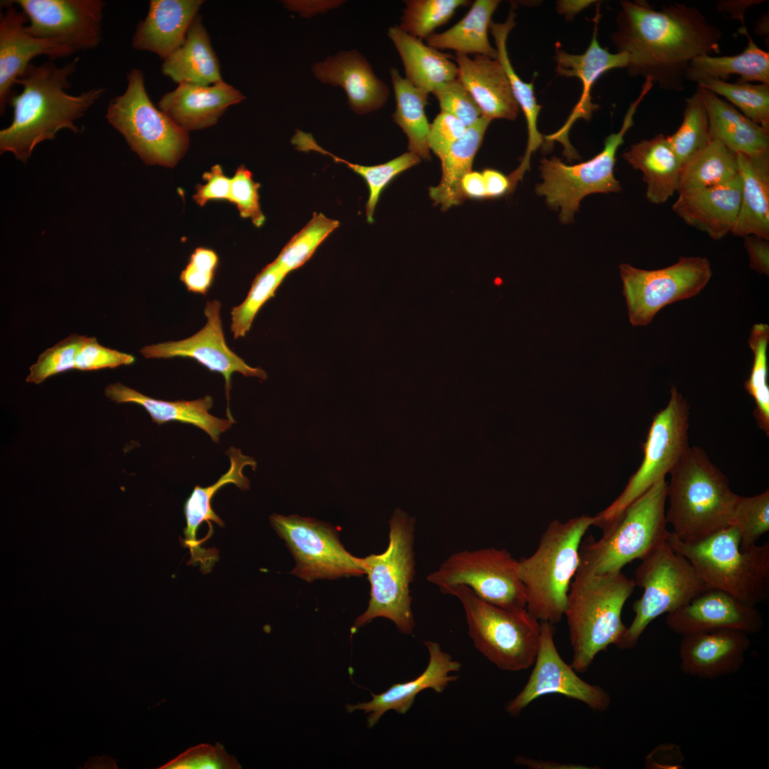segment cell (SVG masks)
<instances>
[{
  "instance_id": "cell-26",
  "label": "cell",
  "mask_w": 769,
  "mask_h": 769,
  "mask_svg": "<svg viewBox=\"0 0 769 769\" xmlns=\"http://www.w3.org/2000/svg\"><path fill=\"white\" fill-rule=\"evenodd\" d=\"M315 78L323 84L341 87L350 110L365 115L381 109L389 89L375 73L365 56L353 49L340 51L312 66Z\"/></svg>"
},
{
  "instance_id": "cell-1",
  "label": "cell",
  "mask_w": 769,
  "mask_h": 769,
  "mask_svg": "<svg viewBox=\"0 0 769 769\" xmlns=\"http://www.w3.org/2000/svg\"><path fill=\"white\" fill-rule=\"evenodd\" d=\"M611 39L629 58L630 76L649 78L662 90L680 91L692 60L720 53L721 31L697 8L675 3L659 9L622 1Z\"/></svg>"
},
{
  "instance_id": "cell-49",
  "label": "cell",
  "mask_w": 769,
  "mask_h": 769,
  "mask_svg": "<svg viewBox=\"0 0 769 769\" xmlns=\"http://www.w3.org/2000/svg\"><path fill=\"white\" fill-rule=\"evenodd\" d=\"M740 536V545L746 549L755 544L769 530V490L745 497L738 495L733 513V524Z\"/></svg>"
},
{
  "instance_id": "cell-16",
  "label": "cell",
  "mask_w": 769,
  "mask_h": 769,
  "mask_svg": "<svg viewBox=\"0 0 769 769\" xmlns=\"http://www.w3.org/2000/svg\"><path fill=\"white\" fill-rule=\"evenodd\" d=\"M269 519L294 559L295 577L312 582L365 575L362 558L345 548L331 524L298 515L273 513Z\"/></svg>"
},
{
  "instance_id": "cell-29",
  "label": "cell",
  "mask_w": 769,
  "mask_h": 769,
  "mask_svg": "<svg viewBox=\"0 0 769 769\" xmlns=\"http://www.w3.org/2000/svg\"><path fill=\"white\" fill-rule=\"evenodd\" d=\"M454 60L459 68L458 79L471 94L482 116L491 120L516 118L519 106L498 59L483 55L470 58L456 53Z\"/></svg>"
},
{
  "instance_id": "cell-54",
  "label": "cell",
  "mask_w": 769,
  "mask_h": 769,
  "mask_svg": "<svg viewBox=\"0 0 769 769\" xmlns=\"http://www.w3.org/2000/svg\"><path fill=\"white\" fill-rule=\"evenodd\" d=\"M260 184L253 179L252 173L244 165L237 168L231 179L229 201L234 204L243 218H249L253 224L261 226L265 221L259 202Z\"/></svg>"
},
{
  "instance_id": "cell-7",
  "label": "cell",
  "mask_w": 769,
  "mask_h": 769,
  "mask_svg": "<svg viewBox=\"0 0 769 769\" xmlns=\"http://www.w3.org/2000/svg\"><path fill=\"white\" fill-rule=\"evenodd\" d=\"M415 525L414 517L395 509L389 521L387 549L362 558L370 584V600L366 610L355 619V627L382 617L392 621L402 634L413 633L415 620L411 585L416 575Z\"/></svg>"
},
{
  "instance_id": "cell-4",
  "label": "cell",
  "mask_w": 769,
  "mask_h": 769,
  "mask_svg": "<svg viewBox=\"0 0 769 769\" xmlns=\"http://www.w3.org/2000/svg\"><path fill=\"white\" fill-rule=\"evenodd\" d=\"M635 587L622 571L596 575L578 566L564 613L576 672L585 671L597 654L619 641L627 629L622 611Z\"/></svg>"
},
{
  "instance_id": "cell-53",
  "label": "cell",
  "mask_w": 769,
  "mask_h": 769,
  "mask_svg": "<svg viewBox=\"0 0 769 769\" xmlns=\"http://www.w3.org/2000/svg\"><path fill=\"white\" fill-rule=\"evenodd\" d=\"M432 93L438 100L441 113L454 116L466 127L482 116L481 111L471 94L458 78L439 85Z\"/></svg>"
},
{
  "instance_id": "cell-42",
  "label": "cell",
  "mask_w": 769,
  "mask_h": 769,
  "mask_svg": "<svg viewBox=\"0 0 769 769\" xmlns=\"http://www.w3.org/2000/svg\"><path fill=\"white\" fill-rule=\"evenodd\" d=\"M738 174L737 154L711 140L682 167L676 192L679 194L721 184Z\"/></svg>"
},
{
  "instance_id": "cell-60",
  "label": "cell",
  "mask_w": 769,
  "mask_h": 769,
  "mask_svg": "<svg viewBox=\"0 0 769 769\" xmlns=\"http://www.w3.org/2000/svg\"><path fill=\"white\" fill-rule=\"evenodd\" d=\"M484 177L487 198H497L513 190L508 176L493 169H486L482 172Z\"/></svg>"
},
{
  "instance_id": "cell-37",
  "label": "cell",
  "mask_w": 769,
  "mask_h": 769,
  "mask_svg": "<svg viewBox=\"0 0 769 769\" xmlns=\"http://www.w3.org/2000/svg\"><path fill=\"white\" fill-rule=\"evenodd\" d=\"M515 16L514 8L512 6L504 23H496L491 21L489 26L496 46L497 59L508 77L513 95L523 112L528 126V138L525 155L520 166L508 176L514 187L529 169L530 156L542 145L544 137L539 132L537 126L542 107L537 103L533 83L523 81L517 75L511 65L506 48L508 36L516 25Z\"/></svg>"
},
{
  "instance_id": "cell-31",
  "label": "cell",
  "mask_w": 769,
  "mask_h": 769,
  "mask_svg": "<svg viewBox=\"0 0 769 769\" xmlns=\"http://www.w3.org/2000/svg\"><path fill=\"white\" fill-rule=\"evenodd\" d=\"M105 394L118 404L131 402L143 407L152 422L159 425L169 422L193 424L204 430L216 443L220 435L235 423V420L219 418L209 413L213 399L209 395L190 401H164L144 395L120 382L107 385Z\"/></svg>"
},
{
  "instance_id": "cell-12",
  "label": "cell",
  "mask_w": 769,
  "mask_h": 769,
  "mask_svg": "<svg viewBox=\"0 0 769 769\" xmlns=\"http://www.w3.org/2000/svg\"><path fill=\"white\" fill-rule=\"evenodd\" d=\"M654 85L650 78L645 79L639 96L629 106L619 131L607 136L603 150L591 159L574 165L565 164L556 157L549 159L543 157L540 161L543 182L537 185L536 193L545 197L551 208H560L561 221L567 223L572 220L580 201L585 196L618 192L622 189L614 175L616 153L624 142L625 134L634 125L638 106Z\"/></svg>"
},
{
  "instance_id": "cell-46",
  "label": "cell",
  "mask_w": 769,
  "mask_h": 769,
  "mask_svg": "<svg viewBox=\"0 0 769 769\" xmlns=\"http://www.w3.org/2000/svg\"><path fill=\"white\" fill-rule=\"evenodd\" d=\"M287 273L273 261L254 278L245 300L231 311V331L234 338L244 337L263 304L274 296Z\"/></svg>"
},
{
  "instance_id": "cell-39",
  "label": "cell",
  "mask_w": 769,
  "mask_h": 769,
  "mask_svg": "<svg viewBox=\"0 0 769 769\" xmlns=\"http://www.w3.org/2000/svg\"><path fill=\"white\" fill-rule=\"evenodd\" d=\"M743 33L748 44L743 52L736 55L696 57L689 63L685 80L697 83L706 78L726 81L731 75H738L741 82L769 85V53L759 48L750 38L745 25Z\"/></svg>"
},
{
  "instance_id": "cell-6",
  "label": "cell",
  "mask_w": 769,
  "mask_h": 769,
  "mask_svg": "<svg viewBox=\"0 0 769 769\" xmlns=\"http://www.w3.org/2000/svg\"><path fill=\"white\" fill-rule=\"evenodd\" d=\"M666 540L708 587L755 607L768 599L769 543L742 549L734 526L694 542L681 540L669 532Z\"/></svg>"
},
{
  "instance_id": "cell-62",
  "label": "cell",
  "mask_w": 769,
  "mask_h": 769,
  "mask_svg": "<svg viewBox=\"0 0 769 769\" xmlns=\"http://www.w3.org/2000/svg\"><path fill=\"white\" fill-rule=\"evenodd\" d=\"M308 7L299 5L296 1H283L286 8L298 11L300 15L309 17L317 13L325 12L330 9H334L342 4V1H304Z\"/></svg>"
},
{
  "instance_id": "cell-57",
  "label": "cell",
  "mask_w": 769,
  "mask_h": 769,
  "mask_svg": "<svg viewBox=\"0 0 769 769\" xmlns=\"http://www.w3.org/2000/svg\"><path fill=\"white\" fill-rule=\"evenodd\" d=\"M466 125L458 118L446 113L437 115L429 125L428 145L430 150L441 159L451 146L464 135Z\"/></svg>"
},
{
  "instance_id": "cell-63",
  "label": "cell",
  "mask_w": 769,
  "mask_h": 769,
  "mask_svg": "<svg viewBox=\"0 0 769 769\" xmlns=\"http://www.w3.org/2000/svg\"><path fill=\"white\" fill-rule=\"evenodd\" d=\"M515 763L518 765L526 766L530 768L535 769H589L595 768L590 767H584V765L576 764H567L561 763L553 760H535L523 755H518L515 759Z\"/></svg>"
},
{
  "instance_id": "cell-47",
  "label": "cell",
  "mask_w": 769,
  "mask_h": 769,
  "mask_svg": "<svg viewBox=\"0 0 769 769\" xmlns=\"http://www.w3.org/2000/svg\"><path fill=\"white\" fill-rule=\"evenodd\" d=\"M339 224L337 220L314 212L312 219L286 244L274 261L287 274L298 268Z\"/></svg>"
},
{
  "instance_id": "cell-11",
  "label": "cell",
  "mask_w": 769,
  "mask_h": 769,
  "mask_svg": "<svg viewBox=\"0 0 769 769\" xmlns=\"http://www.w3.org/2000/svg\"><path fill=\"white\" fill-rule=\"evenodd\" d=\"M633 580L643 593L633 603L634 619L616 644L622 649L634 647L654 619L677 610L710 588L667 540L641 560Z\"/></svg>"
},
{
  "instance_id": "cell-36",
  "label": "cell",
  "mask_w": 769,
  "mask_h": 769,
  "mask_svg": "<svg viewBox=\"0 0 769 769\" xmlns=\"http://www.w3.org/2000/svg\"><path fill=\"white\" fill-rule=\"evenodd\" d=\"M387 35L402 61L406 79L429 94L439 85L458 78L459 68L450 56L425 45L399 26H391Z\"/></svg>"
},
{
  "instance_id": "cell-43",
  "label": "cell",
  "mask_w": 769,
  "mask_h": 769,
  "mask_svg": "<svg viewBox=\"0 0 769 769\" xmlns=\"http://www.w3.org/2000/svg\"><path fill=\"white\" fill-rule=\"evenodd\" d=\"M666 138L682 167L711 142L708 113L699 87L686 99L680 127Z\"/></svg>"
},
{
  "instance_id": "cell-38",
  "label": "cell",
  "mask_w": 769,
  "mask_h": 769,
  "mask_svg": "<svg viewBox=\"0 0 769 769\" xmlns=\"http://www.w3.org/2000/svg\"><path fill=\"white\" fill-rule=\"evenodd\" d=\"M491 122L481 116L466 127L464 135L441 159V180L436 186L429 188V197L443 210L457 206L466 199L461 191V180L472 171L475 155Z\"/></svg>"
},
{
  "instance_id": "cell-34",
  "label": "cell",
  "mask_w": 769,
  "mask_h": 769,
  "mask_svg": "<svg viewBox=\"0 0 769 769\" xmlns=\"http://www.w3.org/2000/svg\"><path fill=\"white\" fill-rule=\"evenodd\" d=\"M699 88L708 113L711 140L720 142L736 154L758 156L769 153V131L726 100Z\"/></svg>"
},
{
  "instance_id": "cell-40",
  "label": "cell",
  "mask_w": 769,
  "mask_h": 769,
  "mask_svg": "<svg viewBox=\"0 0 769 769\" xmlns=\"http://www.w3.org/2000/svg\"><path fill=\"white\" fill-rule=\"evenodd\" d=\"M498 0H476L468 13L449 29L426 38L436 49H451L456 53L483 55L497 59L498 52L488 41V30Z\"/></svg>"
},
{
  "instance_id": "cell-17",
  "label": "cell",
  "mask_w": 769,
  "mask_h": 769,
  "mask_svg": "<svg viewBox=\"0 0 769 769\" xmlns=\"http://www.w3.org/2000/svg\"><path fill=\"white\" fill-rule=\"evenodd\" d=\"M533 664L525 686L507 703L506 709L510 715H518L532 701L550 694L577 700L598 712L605 711L610 706L607 691L580 679L572 666L563 661L555 644L553 625L546 622H540L539 649Z\"/></svg>"
},
{
  "instance_id": "cell-21",
  "label": "cell",
  "mask_w": 769,
  "mask_h": 769,
  "mask_svg": "<svg viewBox=\"0 0 769 769\" xmlns=\"http://www.w3.org/2000/svg\"><path fill=\"white\" fill-rule=\"evenodd\" d=\"M0 16V113L4 115L12 95V88L25 72L31 61L46 55L53 61L75 52L63 41L39 38L26 29L28 18L14 7L13 1H3Z\"/></svg>"
},
{
  "instance_id": "cell-45",
  "label": "cell",
  "mask_w": 769,
  "mask_h": 769,
  "mask_svg": "<svg viewBox=\"0 0 769 769\" xmlns=\"http://www.w3.org/2000/svg\"><path fill=\"white\" fill-rule=\"evenodd\" d=\"M769 342V326L755 324L750 333L748 345L753 351V362L745 389L753 398L755 408L753 415L758 426L769 434V387L767 349Z\"/></svg>"
},
{
  "instance_id": "cell-15",
  "label": "cell",
  "mask_w": 769,
  "mask_h": 769,
  "mask_svg": "<svg viewBox=\"0 0 769 769\" xmlns=\"http://www.w3.org/2000/svg\"><path fill=\"white\" fill-rule=\"evenodd\" d=\"M632 325L646 326L664 307L699 294L712 276L706 257L681 256L674 264L644 270L629 264L619 266Z\"/></svg>"
},
{
  "instance_id": "cell-64",
  "label": "cell",
  "mask_w": 769,
  "mask_h": 769,
  "mask_svg": "<svg viewBox=\"0 0 769 769\" xmlns=\"http://www.w3.org/2000/svg\"><path fill=\"white\" fill-rule=\"evenodd\" d=\"M726 1L719 3L718 9L720 11H729L731 15H735L736 18L739 19L742 23H743V14L747 7L750 5L755 4V1Z\"/></svg>"
},
{
  "instance_id": "cell-18",
  "label": "cell",
  "mask_w": 769,
  "mask_h": 769,
  "mask_svg": "<svg viewBox=\"0 0 769 769\" xmlns=\"http://www.w3.org/2000/svg\"><path fill=\"white\" fill-rule=\"evenodd\" d=\"M29 20L28 33L58 39L76 53L95 48L102 38V0H16Z\"/></svg>"
},
{
  "instance_id": "cell-25",
  "label": "cell",
  "mask_w": 769,
  "mask_h": 769,
  "mask_svg": "<svg viewBox=\"0 0 769 769\" xmlns=\"http://www.w3.org/2000/svg\"><path fill=\"white\" fill-rule=\"evenodd\" d=\"M748 635L737 629H721L682 636L679 650L681 671L702 679L738 671L750 647Z\"/></svg>"
},
{
  "instance_id": "cell-30",
  "label": "cell",
  "mask_w": 769,
  "mask_h": 769,
  "mask_svg": "<svg viewBox=\"0 0 769 769\" xmlns=\"http://www.w3.org/2000/svg\"><path fill=\"white\" fill-rule=\"evenodd\" d=\"M202 0H152L148 14L136 28L135 49L149 51L164 60L184 42Z\"/></svg>"
},
{
  "instance_id": "cell-23",
  "label": "cell",
  "mask_w": 769,
  "mask_h": 769,
  "mask_svg": "<svg viewBox=\"0 0 769 769\" xmlns=\"http://www.w3.org/2000/svg\"><path fill=\"white\" fill-rule=\"evenodd\" d=\"M668 627L681 636L721 629L756 634L763 618L755 606L720 590L708 588L684 607L669 613Z\"/></svg>"
},
{
  "instance_id": "cell-2",
  "label": "cell",
  "mask_w": 769,
  "mask_h": 769,
  "mask_svg": "<svg viewBox=\"0 0 769 769\" xmlns=\"http://www.w3.org/2000/svg\"><path fill=\"white\" fill-rule=\"evenodd\" d=\"M78 61L76 58L61 67L52 61L28 66L16 81L23 86L22 92L12 94L9 102L14 116L10 125L0 130L1 154L11 152L26 163L35 147L54 140L59 130L80 132L75 121L83 117L105 90L95 88L79 95L66 91L71 86L69 77Z\"/></svg>"
},
{
  "instance_id": "cell-56",
  "label": "cell",
  "mask_w": 769,
  "mask_h": 769,
  "mask_svg": "<svg viewBox=\"0 0 769 769\" xmlns=\"http://www.w3.org/2000/svg\"><path fill=\"white\" fill-rule=\"evenodd\" d=\"M218 261L213 250L196 249L180 274V281L189 292L206 295L211 286Z\"/></svg>"
},
{
  "instance_id": "cell-28",
  "label": "cell",
  "mask_w": 769,
  "mask_h": 769,
  "mask_svg": "<svg viewBox=\"0 0 769 769\" xmlns=\"http://www.w3.org/2000/svg\"><path fill=\"white\" fill-rule=\"evenodd\" d=\"M244 99L239 90L223 80L206 86L180 83L162 95L158 107L188 132L214 125L229 106Z\"/></svg>"
},
{
  "instance_id": "cell-48",
  "label": "cell",
  "mask_w": 769,
  "mask_h": 769,
  "mask_svg": "<svg viewBox=\"0 0 769 769\" xmlns=\"http://www.w3.org/2000/svg\"><path fill=\"white\" fill-rule=\"evenodd\" d=\"M399 27L417 38H427L434 30L446 23L466 0H407Z\"/></svg>"
},
{
  "instance_id": "cell-27",
  "label": "cell",
  "mask_w": 769,
  "mask_h": 769,
  "mask_svg": "<svg viewBox=\"0 0 769 769\" xmlns=\"http://www.w3.org/2000/svg\"><path fill=\"white\" fill-rule=\"evenodd\" d=\"M741 201V179L738 174L718 185L679 194L672 206L688 225L720 240L731 234Z\"/></svg>"
},
{
  "instance_id": "cell-10",
  "label": "cell",
  "mask_w": 769,
  "mask_h": 769,
  "mask_svg": "<svg viewBox=\"0 0 769 769\" xmlns=\"http://www.w3.org/2000/svg\"><path fill=\"white\" fill-rule=\"evenodd\" d=\"M105 118L147 164L174 167L188 148L187 131L153 105L139 69L127 74L126 90L110 100Z\"/></svg>"
},
{
  "instance_id": "cell-9",
  "label": "cell",
  "mask_w": 769,
  "mask_h": 769,
  "mask_svg": "<svg viewBox=\"0 0 769 769\" xmlns=\"http://www.w3.org/2000/svg\"><path fill=\"white\" fill-rule=\"evenodd\" d=\"M446 595L461 602L468 634L475 648L502 670L516 671L531 666L540 639V622L526 610L507 609L477 597L468 587L459 585Z\"/></svg>"
},
{
  "instance_id": "cell-52",
  "label": "cell",
  "mask_w": 769,
  "mask_h": 769,
  "mask_svg": "<svg viewBox=\"0 0 769 769\" xmlns=\"http://www.w3.org/2000/svg\"><path fill=\"white\" fill-rule=\"evenodd\" d=\"M241 766L234 755H229L224 746L200 744L192 747L158 769H240Z\"/></svg>"
},
{
  "instance_id": "cell-50",
  "label": "cell",
  "mask_w": 769,
  "mask_h": 769,
  "mask_svg": "<svg viewBox=\"0 0 769 769\" xmlns=\"http://www.w3.org/2000/svg\"><path fill=\"white\" fill-rule=\"evenodd\" d=\"M85 338V335L72 334L48 348L31 366L26 381L40 384L51 376L75 369V355Z\"/></svg>"
},
{
  "instance_id": "cell-14",
  "label": "cell",
  "mask_w": 769,
  "mask_h": 769,
  "mask_svg": "<svg viewBox=\"0 0 769 769\" xmlns=\"http://www.w3.org/2000/svg\"><path fill=\"white\" fill-rule=\"evenodd\" d=\"M427 580L443 594L464 585L488 603L512 610L526 608L519 560L506 549L483 548L454 553L429 573Z\"/></svg>"
},
{
  "instance_id": "cell-20",
  "label": "cell",
  "mask_w": 769,
  "mask_h": 769,
  "mask_svg": "<svg viewBox=\"0 0 769 769\" xmlns=\"http://www.w3.org/2000/svg\"><path fill=\"white\" fill-rule=\"evenodd\" d=\"M226 454L230 460L228 471L208 487L195 486L184 503L187 526L184 529V538H180V543L189 550L191 560L188 565H200V570L204 573L211 571L219 559V550L215 548L205 549L200 544L208 540L213 533L211 521L221 527L224 525L222 520L211 509V498L219 489L229 483L234 484L242 491L249 489L250 481L243 474V469L246 466H250L254 471L257 466L252 457L244 455L239 449L230 447Z\"/></svg>"
},
{
  "instance_id": "cell-19",
  "label": "cell",
  "mask_w": 769,
  "mask_h": 769,
  "mask_svg": "<svg viewBox=\"0 0 769 769\" xmlns=\"http://www.w3.org/2000/svg\"><path fill=\"white\" fill-rule=\"evenodd\" d=\"M220 310L221 303L219 300L207 301L204 310L206 323L199 331L182 340L145 346L140 350V353L145 358H192L210 371L221 373L225 380L226 417L234 420L229 406L232 374L239 372L246 377H254L261 380H266L267 374L259 367L248 365L227 346Z\"/></svg>"
},
{
  "instance_id": "cell-32",
  "label": "cell",
  "mask_w": 769,
  "mask_h": 769,
  "mask_svg": "<svg viewBox=\"0 0 769 769\" xmlns=\"http://www.w3.org/2000/svg\"><path fill=\"white\" fill-rule=\"evenodd\" d=\"M741 179V206L732 234L755 235L769 240V153H737Z\"/></svg>"
},
{
  "instance_id": "cell-35",
  "label": "cell",
  "mask_w": 769,
  "mask_h": 769,
  "mask_svg": "<svg viewBox=\"0 0 769 769\" xmlns=\"http://www.w3.org/2000/svg\"><path fill=\"white\" fill-rule=\"evenodd\" d=\"M162 72L178 84L206 86L222 80L219 63L201 16L194 19L184 43L164 60Z\"/></svg>"
},
{
  "instance_id": "cell-44",
  "label": "cell",
  "mask_w": 769,
  "mask_h": 769,
  "mask_svg": "<svg viewBox=\"0 0 769 769\" xmlns=\"http://www.w3.org/2000/svg\"><path fill=\"white\" fill-rule=\"evenodd\" d=\"M697 86L723 97L743 115L769 131V85L706 78Z\"/></svg>"
},
{
  "instance_id": "cell-13",
  "label": "cell",
  "mask_w": 769,
  "mask_h": 769,
  "mask_svg": "<svg viewBox=\"0 0 769 769\" xmlns=\"http://www.w3.org/2000/svg\"><path fill=\"white\" fill-rule=\"evenodd\" d=\"M689 405L675 386L667 405L653 417L646 441L644 459L622 493L594 517L593 525L602 529L617 518L635 499L664 479L687 449Z\"/></svg>"
},
{
  "instance_id": "cell-33",
  "label": "cell",
  "mask_w": 769,
  "mask_h": 769,
  "mask_svg": "<svg viewBox=\"0 0 769 769\" xmlns=\"http://www.w3.org/2000/svg\"><path fill=\"white\" fill-rule=\"evenodd\" d=\"M622 157L633 169L642 172L647 184L646 197L651 203H665L677 191L682 166L666 135L659 134L641 140Z\"/></svg>"
},
{
  "instance_id": "cell-55",
  "label": "cell",
  "mask_w": 769,
  "mask_h": 769,
  "mask_svg": "<svg viewBox=\"0 0 769 769\" xmlns=\"http://www.w3.org/2000/svg\"><path fill=\"white\" fill-rule=\"evenodd\" d=\"M130 354L110 349L100 345L94 337L85 336L75 358V369L82 371L114 368L129 365L135 362Z\"/></svg>"
},
{
  "instance_id": "cell-51",
  "label": "cell",
  "mask_w": 769,
  "mask_h": 769,
  "mask_svg": "<svg viewBox=\"0 0 769 769\" xmlns=\"http://www.w3.org/2000/svg\"><path fill=\"white\" fill-rule=\"evenodd\" d=\"M421 159L407 152L385 163L366 166L362 177L369 189V197L365 205L367 220L373 221V216L380 194L386 186L398 174L417 165Z\"/></svg>"
},
{
  "instance_id": "cell-22",
  "label": "cell",
  "mask_w": 769,
  "mask_h": 769,
  "mask_svg": "<svg viewBox=\"0 0 769 769\" xmlns=\"http://www.w3.org/2000/svg\"><path fill=\"white\" fill-rule=\"evenodd\" d=\"M598 11L597 9L590 44L583 54H570L560 48L559 43H557L555 46V59L557 63V73L562 76L577 78L583 85L580 100L565 125L555 132L544 136L547 142H561L564 147L563 154L570 161L579 159L577 152L568 139L570 129L575 121L579 118L589 120L592 113L598 108V106L591 101V88L603 73L614 68H627L629 61L626 53H611L607 48L601 47L599 44L597 39L600 17Z\"/></svg>"
},
{
  "instance_id": "cell-3",
  "label": "cell",
  "mask_w": 769,
  "mask_h": 769,
  "mask_svg": "<svg viewBox=\"0 0 769 769\" xmlns=\"http://www.w3.org/2000/svg\"><path fill=\"white\" fill-rule=\"evenodd\" d=\"M670 475L665 516L675 536L699 541L732 526L738 495L703 449L689 446Z\"/></svg>"
},
{
  "instance_id": "cell-41",
  "label": "cell",
  "mask_w": 769,
  "mask_h": 769,
  "mask_svg": "<svg viewBox=\"0 0 769 769\" xmlns=\"http://www.w3.org/2000/svg\"><path fill=\"white\" fill-rule=\"evenodd\" d=\"M389 73L396 100L392 120L406 134L409 152L420 159L429 160L431 158L428 145L430 124L424 112L429 94L402 77L395 68H392Z\"/></svg>"
},
{
  "instance_id": "cell-61",
  "label": "cell",
  "mask_w": 769,
  "mask_h": 769,
  "mask_svg": "<svg viewBox=\"0 0 769 769\" xmlns=\"http://www.w3.org/2000/svg\"><path fill=\"white\" fill-rule=\"evenodd\" d=\"M461 191L465 198H487L486 183L482 172H470L461 180Z\"/></svg>"
},
{
  "instance_id": "cell-8",
  "label": "cell",
  "mask_w": 769,
  "mask_h": 769,
  "mask_svg": "<svg viewBox=\"0 0 769 769\" xmlns=\"http://www.w3.org/2000/svg\"><path fill=\"white\" fill-rule=\"evenodd\" d=\"M667 482L659 481L631 503L610 523L602 537L582 540L579 567L596 575L614 574L642 560L666 540Z\"/></svg>"
},
{
  "instance_id": "cell-5",
  "label": "cell",
  "mask_w": 769,
  "mask_h": 769,
  "mask_svg": "<svg viewBox=\"0 0 769 769\" xmlns=\"http://www.w3.org/2000/svg\"><path fill=\"white\" fill-rule=\"evenodd\" d=\"M594 517L582 515L566 522L553 520L529 557L519 560L526 610L539 622H560L571 582L580 563L581 542Z\"/></svg>"
},
{
  "instance_id": "cell-58",
  "label": "cell",
  "mask_w": 769,
  "mask_h": 769,
  "mask_svg": "<svg viewBox=\"0 0 769 769\" xmlns=\"http://www.w3.org/2000/svg\"><path fill=\"white\" fill-rule=\"evenodd\" d=\"M203 178L206 183L198 185L193 196L197 204L204 206L214 199L229 200L231 179L225 176L219 164L213 166L209 172H205Z\"/></svg>"
},
{
  "instance_id": "cell-59",
  "label": "cell",
  "mask_w": 769,
  "mask_h": 769,
  "mask_svg": "<svg viewBox=\"0 0 769 769\" xmlns=\"http://www.w3.org/2000/svg\"><path fill=\"white\" fill-rule=\"evenodd\" d=\"M743 238L744 246L749 258V267L759 274L768 276V239L755 235H748Z\"/></svg>"
},
{
  "instance_id": "cell-24",
  "label": "cell",
  "mask_w": 769,
  "mask_h": 769,
  "mask_svg": "<svg viewBox=\"0 0 769 769\" xmlns=\"http://www.w3.org/2000/svg\"><path fill=\"white\" fill-rule=\"evenodd\" d=\"M424 644L429 652V662L421 674L414 679L393 684L381 694L371 693L370 701L347 704V711H362L367 715V727L372 728L389 711L405 714L422 691L432 689L442 693L450 683L457 681L459 676L455 673L460 671L461 663L444 652L438 642L427 640Z\"/></svg>"
}]
</instances>
